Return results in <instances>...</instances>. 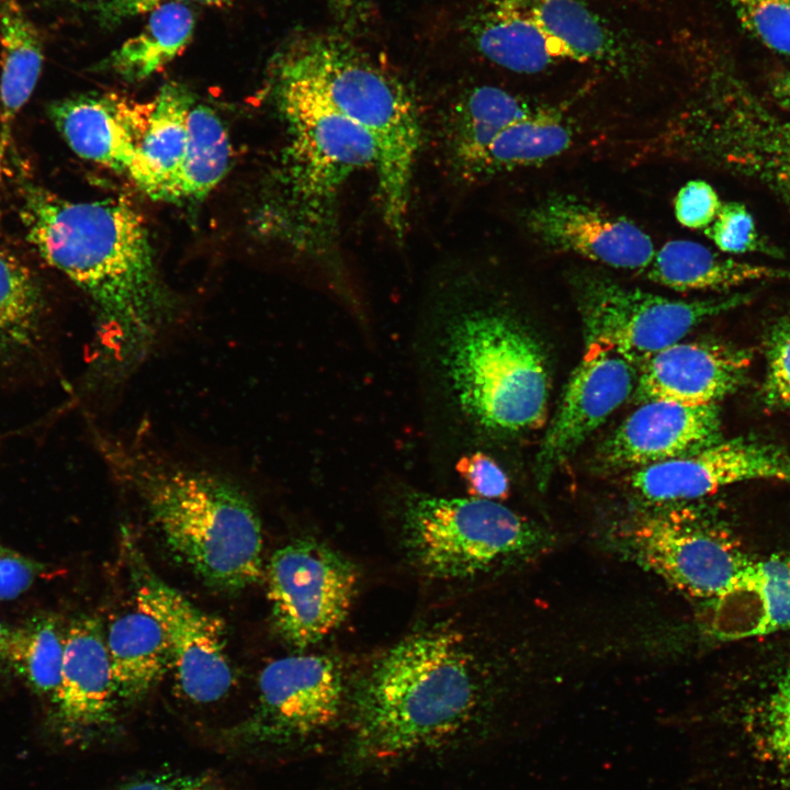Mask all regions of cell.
<instances>
[{"mask_svg": "<svg viewBox=\"0 0 790 790\" xmlns=\"http://www.w3.org/2000/svg\"><path fill=\"white\" fill-rule=\"evenodd\" d=\"M19 216L35 251L91 300L114 382L145 360L177 318L147 228L124 198L64 199L24 183Z\"/></svg>", "mask_w": 790, "mask_h": 790, "instance_id": "6da1fadb", "label": "cell"}, {"mask_svg": "<svg viewBox=\"0 0 790 790\" xmlns=\"http://www.w3.org/2000/svg\"><path fill=\"white\" fill-rule=\"evenodd\" d=\"M488 672L465 633L433 627L375 659L351 697L354 764L404 758L467 729L486 698Z\"/></svg>", "mask_w": 790, "mask_h": 790, "instance_id": "7a4b0ae2", "label": "cell"}, {"mask_svg": "<svg viewBox=\"0 0 790 790\" xmlns=\"http://www.w3.org/2000/svg\"><path fill=\"white\" fill-rule=\"evenodd\" d=\"M268 88L286 138L263 200V227L300 252L335 267L339 200L351 176L375 169V145L273 57Z\"/></svg>", "mask_w": 790, "mask_h": 790, "instance_id": "3957f363", "label": "cell"}, {"mask_svg": "<svg viewBox=\"0 0 790 790\" xmlns=\"http://www.w3.org/2000/svg\"><path fill=\"white\" fill-rule=\"evenodd\" d=\"M103 450L115 476L139 497L169 549L205 583L236 591L261 578V522L236 484L139 441L114 436Z\"/></svg>", "mask_w": 790, "mask_h": 790, "instance_id": "277c9868", "label": "cell"}, {"mask_svg": "<svg viewBox=\"0 0 790 790\" xmlns=\"http://www.w3.org/2000/svg\"><path fill=\"white\" fill-rule=\"evenodd\" d=\"M273 57L372 138L383 219L402 238L421 145V122L411 93L393 74L332 34H298Z\"/></svg>", "mask_w": 790, "mask_h": 790, "instance_id": "5b68a950", "label": "cell"}, {"mask_svg": "<svg viewBox=\"0 0 790 790\" xmlns=\"http://www.w3.org/2000/svg\"><path fill=\"white\" fill-rule=\"evenodd\" d=\"M452 281L445 296L455 309L443 337L441 368L458 409L490 431L540 427L549 397L541 349L507 314L465 302Z\"/></svg>", "mask_w": 790, "mask_h": 790, "instance_id": "8992f818", "label": "cell"}, {"mask_svg": "<svg viewBox=\"0 0 790 790\" xmlns=\"http://www.w3.org/2000/svg\"><path fill=\"white\" fill-rule=\"evenodd\" d=\"M109 97L127 156L125 177L148 196L198 201L225 177L230 159L226 129L188 88L168 82L147 101Z\"/></svg>", "mask_w": 790, "mask_h": 790, "instance_id": "52a82bcc", "label": "cell"}, {"mask_svg": "<svg viewBox=\"0 0 790 790\" xmlns=\"http://www.w3.org/2000/svg\"><path fill=\"white\" fill-rule=\"evenodd\" d=\"M403 543L414 565L441 580H465L523 562L546 546L545 532L508 507L476 497L411 495Z\"/></svg>", "mask_w": 790, "mask_h": 790, "instance_id": "ba28073f", "label": "cell"}, {"mask_svg": "<svg viewBox=\"0 0 790 790\" xmlns=\"http://www.w3.org/2000/svg\"><path fill=\"white\" fill-rule=\"evenodd\" d=\"M339 664L320 654H298L270 663L246 718L221 730L217 741L235 755H269L308 744L338 720L345 701Z\"/></svg>", "mask_w": 790, "mask_h": 790, "instance_id": "9c48e42d", "label": "cell"}, {"mask_svg": "<svg viewBox=\"0 0 790 790\" xmlns=\"http://www.w3.org/2000/svg\"><path fill=\"white\" fill-rule=\"evenodd\" d=\"M676 149L754 178L790 200V120L742 87L724 84L682 113Z\"/></svg>", "mask_w": 790, "mask_h": 790, "instance_id": "30bf717a", "label": "cell"}, {"mask_svg": "<svg viewBox=\"0 0 790 790\" xmlns=\"http://www.w3.org/2000/svg\"><path fill=\"white\" fill-rule=\"evenodd\" d=\"M611 542L678 590L709 601L730 592L753 561L689 509L636 515L612 531Z\"/></svg>", "mask_w": 790, "mask_h": 790, "instance_id": "8fae6325", "label": "cell"}, {"mask_svg": "<svg viewBox=\"0 0 790 790\" xmlns=\"http://www.w3.org/2000/svg\"><path fill=\"white\" fill-rule=\"evenodd\" d=\"M587 345L613 349L634 362L679 342L710 317L745 304L748 294L680 301L624 286L600 275L579 280Z\"/></svg>", "mask_w": 790, "mask_h": 790, "instance_id": "7c38bea8", "label": "cell"}, {"mask_svg": "<svg viewBox=\"0 0 790 790\" xmlns=\"http://www.w3.org/2000/svg\"><path fill=\"white\" fill-rule=\"evenodd\" d=\"M267 580L275 630L286 643L303 650L342 623L354 596L357 572L329 546L301 539L274 552Z\"/></svg>", "mask_w": 790, "mask_h": 790, "instance_id": "4fadbf2b", "label": "cell"}, {"mask_svg": "<svg viewBox=\"0 0 790 790\" xmlns=\"http://www.w3.org/2000/svg\"><path fill=\"white\" fill-rule=\"evenodd\" d=\"M124 544L136 608L162 630L182 692L196 703L221 700L233 685L223 621L162 580L129 534Z\"/></svg>", "mask_w": 790, "mask_h": 790, "instance_id": "5bb4252c", "label": "cell"}, {"mask_svg": "<svg viewBox=\"0 0 790 790\" xmlns=\"http://www.w3.org/2000/svg\"><path fill=\"white\" fill-rule=\"evenodd\" d=\"M751 481L790 483V451L755 437L718 442L697 452L636 469L633 489L651 503H676L711 495Z\"/></svg>", "mask_w": 790, "mask_h": 790, "instance_id": "9a60e30c", "label": "cell"}, {"mask_svg": "<svg viewBox=\"0 0 790 790\" xmlns=\"http://www.w3.org/2000/svg\"><path fill=\"white\" fill-rule=\"evenodd\" d=\"M635 363L613 349L587 345L537 454L539 485L544 487L552 472L630 397L637 383Z\"/></svg>", "mask_w": 790, "mask_h": 790, "instance_id": "2e32d148", "label": "cell"}, {"mask_svg": "<svg viewBox=\"0 0 790 790\" xmlns=\"http://www.w3.org/2000/svg\"><path fill=\"white\" fill-rule=\"evenodd\" d=\"M524 222L543 245L611 268L645 270L655 253L651 237L636 224L569 194L538 202Z\"/></svg>", "mask_w": 790, "mask_h": 790, "instance_id": "e0dca14e", "label": "cell"}, {"mask_svg": "<svg viewBox=\"0 0 790 790\" xmlns=\"http://www.w3.org/2000/svg\"><path fill=\"white\" fill-rule=\"evenodd\" d=\"M50 701L68 740H88L115 727L120 700L105 636L94 618L76 619L66 629L61 678Z\"/></svg>", "mask_w": 790, "mask_h": 790, "instance_id": "ac0fdd59", "label": "cell"}, {"mask_svg": "<svg viewBox=\"0 0 790 790\" xmlns=\"http://www.w3.org/2000/svg\"><path fill=\"white\" fill-rule=\"evenodd\" d=\"M721 440L718 405L645 400L602 447L612 467H644L680 458Z\"/></svg>", "mask_w": 790, "mask_h": 790, "instance_id": "d6986e66", "label": "cell"}, {"mask_svg": "<svg viewBox=\"0 0 790 790\" xmlns=\"http://www.w3.org/2000/svg\"><path fill=\"white\" fill-rule=\"evenodd\" d=\"M751 361L744 349L677 342L641 362L635 395L643 402L716 405L744 384Z\"/></svg>", "mask_w": 790, "mask_h": 790, "instance_id": "ffe728a7", "label": "cell"}, {"mask_svg": "<svg viewBox=\"0 0 790 790\" xmlns=\"http://www.w3.org/2000/svg\"><path fill=\"white\" fill-rule=\"evenodd\" d=\"M563 64L623 70L640 61L635 37L591 0H512Z\"/></svg>", "mask_w": 790, "mask_h": 790, "instance_id": "44dd1931", "label": "cell"}, {"mask_svg": "<svg viewBox=\"0 0 790 790\" xmlns=\"http://www.w3.org/2000/svg\"><path fill=\"white\" fill-rule=\"evenodd\" d=\"M714 632L740 640L790 629V555L753 558L723 597L711 601Z\"/></svg>", "mask_w": 790, "mask_h": 790, "instance_id": "7402d4cb", "label": "cell"}, {"mask_svg": "<svg viewBox=\"0 0 790 790\" xmlns=\"http://www.w3.org/2000/svg\"><path fill=\"white\" fill-rule=\"evenodd\" d=\"M470 35L481 55L508 71L537 75L562 65L512 0H482L471 18Z\"/></svg>", "mask_w": 790, "mask_h": 790, "instance_id": "603a6c76", "label": "cell"}, {"mask_svg": "<svg viewBox=\"0 0 790 790\" xmlns=\"http://www.w3.org/2000/svg\"><path fill=\"white\" fill-rule=\"evenodd\" d=\"M647 276L676 291L726 290L756 281H790V270L721 256L690 240H670L655 251Z\"/></svg>", "mask_w": 790, "mask_h": 790, "instance_id": "cb8c5ba5", "label": "cell"}, {"mask_svg": "<svg viewBox=\"0 0 790 790\" xmlns=\"http://www.w3.org/2000/svg\"><path fill=\"white\" fill-rule=\"evenodd\" d=\"M40 34L18 0H0V182L15 119L40 79Z\"/></svg>", "mask_w": 790, "mask_h": 790, "instance_id": "d4e9b609", "label": "cell"}, {"mask_svg": "<svg viewBox=\"0 0 790 790\" xmlns=\"http://www.w3.org/2000/svg\"><path fill=\"white\" fill-rule=\"evenodd\" d=\"M571 123L554 109L537 108L498 133L461 173L465 181L543 163L573 144Z\"/></svg>", "mask_w": 790, "mask_h": 790, "instance_id": "484cf974", "label": "cell"}, {"mask_svg": "<svg viewBox=\"0 0 790 790\" xmlns=\"http://www.w3.org/2000/svg\"><path fill=\"white\" fill-rule=\"evenodd\" d=\"M535 109L497 86H477L462 93L451 105L444 123L445 149L456 174L460 177L498 133Z\"/></svg>", "mask_w": 790, "mask_h": 790, "instance_id": "4316f807", "label": "cell"}, {"mask_svg": "<svg viewBox=\"0 0 790 790\" xmlns=\"http://www.w3.org/2000/svg\"><path fill=\"white\" fill-rule=\"evenodd\" d=\"M105 642L115 691L124 703L143 699L171 662L159 624L137 608L111 623Z\"/></svg>", "mask_w": 790, "mask_h": 790, "instance_id": "83f0119b", "label": "cell"}, {"mask_svg": "<svg viewBox=\"0 0 790 790\" xmlns=\"http://www.w3.org/2000/svg\"><path fill=\"white\" fill-rule=\"evenodd\" d=\"M148 14L144 27L105 59L106 68L124 80L149 78L178 57L192 40L195 18L185 3L168 2Z\"/></svg>", "mask_w": 790, "mask_h": 790, "instance_id": "f1b7e54d", "label": "cell"}, {"mask_svg": "<svg viewBox=\"0 0 790 790\" xmlns=\"http://www.w3.org/2000/svg\"><path fill=\"white\" fill-rule=\"evenodd\" d=\"M65 634L52 616H35L9 632L7 663L38 695L50 700L61 678Z\"/></svg>", "mask_w": 790, "mask_h": 790, "instance_id": "f546056e", "label": "cell"}, {"mask_svg": "<svg viewBox=\"0 0 790 790\" xmlns=\"http://www.w3.org/2000/svg\"><path fill=\"white\" fill-rule=\"evenodd\" d=\"M41 311L42 294L34 274L0 245V349L30 342Z\"/></svg>", "mask_w": 790, "mask_h": 790, "instance_id": "4dcf8cb0", "label": "cell"}, {"mask_svg": "<svg viewBox=\"0 0 790 790\" xmlns=\"http://www.w3.org/2000/svg\"><path fill=\"white\" fill-rule=\"evenodd\" d=\"M744 27L768 48L790 56V0H726Z\"/></svg>", "mask_w": 790, "mask_h": 790, "instance_id": "1f68e13d", "label": "cell"}, {"mask_svg": "<svg viewBox=\"0 0 790 790\" xmlns=\"http://www.w3.org/2000/svg\"><path fill=\"white\" fill-rule=\"evenodd\" d=\"M765 358L764 399L771 407L790 409V316L778 319L770 327Z\"/></svg>", "mask_w": 790, "mask_h": 790, "instance_id": "d6a6232c", "label": "cell"}, {"mask_svg": "<svg viewBox=\"0 0 790 790\" xmlns=\"http://www.w3.org/2000/svg\"><path fill=\"white\" fill-rule=\"evenodd\" d=\"M706 234L725 253L767 250L752 214L737 202L721 204L715 219L706 228Z\"/></svg>", "mask_w": 790, "mask_h": 790, "instance_id": "836d02e7", "label": "cell"}, {"mask_svg": "<svg viewBox=\"0 0 790 790\" xmlns=\"http://www.w3.org/2000/svg\"><path fill=\"white\" fill-rule=\"evenodd\" d=\"M116 790H249L228 772L166 769L138 775Z\"/></svg>", "mask_w": 790, "mask_h": 790, "instance_id": "e575fe53", "label": "cell"}, {"mask_svg": "<svg viewBox=\"0 0 790 790\" xmlns=\"http://www.w3.org/2000/svg\"><path fill=\"white\" fill-rule=\"evenodd\" d=\"M471 497L500 500L509 494V479L504 470L487 454L473 452L456 463Z\"/></svg>", "mask_w": 790, "mask_h": 790, "instance_id": "d590c367", "label": "cell"}, {"mask_svg": "<svg viewBox=\"0 0 790 790\" xmlns=\"http://www.w3.org/2000/svg\"><path fill=\"white\" fill-rule=\"evenodd\" d=\"M721 201L704 180H691L677 192L674 211L677 222L690 229H706L715 219Z\"/></svg>", "mask_w": 790, "mask_h": 790, "instance_id": "8d00e7d4", "label": "cell"}, {"mask_svg": "<svg viewBox=\"0 0 790 790\" xmlns=\"http://www.w3.org/2000/svg\"><path fill=\"white\" fill-rule=\"evenodd\" d=\"M189 1L218 5L228 0H76L80 9L104 27H115L168 2Z\"/></svg>", "mask_w": 790, "mask_h": 790, "instance_id": "74e56055", "label": "cell"}, {"mask_svg": "<svg viewBox=\"0 0 790 790\" xmlns=\"http://www.w3.org/2000/svg\"><path fill=\"white\" fill-rule=\"evenodd\" d=\"M41 572L37 563L0 542V600L23 594Z\"/></svg>", "mask_w": 790, "mask_h": 790, "instance_id": "f35d334b", "label": "cell"}, {"mask_svg": "<svg viewBox=\"0 0 790 790\" xmlns=\"http://www.w3.org/2000/svg\"><path fill=\"white\" fill-rule=\"evenodd\" d=\"M9 631L0 623V668L7 663V644Z\"/></svg>", "mask_w": 790, "mask_h": 790, "instance_id": "ab89813d", "label": "cell"}, {"mask_svg": "<svg viewBox=\"0 0 790 790\" xmlns=\"http://www.w3.org/2000/svg\"><path fill=\"white\" fill-rule=\"evenodd\" d=\"M778 91L780 95L790 103V75H787L780 80Z\"/></svg>", "mask_w": 790, "mask_h": 790, "instance_id": "60d3db41", "label": "cell"}, {"mask_svg": "<svg viewBox=\"0 0 790 790\" xmlns=\"http://www.w3.org/2000/svg\"><path fill=\"white\" fill-rule=\"evenodd\" d=\"M356 0H334V3L340 7L347 8L348 5H351Z\"/></svg>", "mask_w": 790, "mask_h": 790, "instance_id": "b9f144b4", "label": "cell"}]
</instances>
